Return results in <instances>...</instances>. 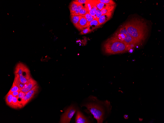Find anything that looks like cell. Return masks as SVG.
Wrapping results in <instances>:
<instances>
[{"label": "cell", "mask_w": 164, "mask_h": 123, "mask_svg": "<svg viewBox=\"0 0 164 123\" xmlns=\"http://www.w3.org/2000/svg\"><path fill=\"white\" fill-rule=\"evenodd\" d=\"M89 99L92 101L85 103L83 106L85 107L88 111L93 115L97 123H102L108 114L109 102L107 100L100 101L96 97L93 96H89Z\"/></svg>", "instance_id": "cell-1"}, {"label": "cell", "mask_w": 164, "mask_h": 123, "mask_svg": "<svg viewBox=\"0 0 164 123\" xmlns=\"http://www.w3.org/2000/svg\"><path fill=\"white\" fill-rule=\"evenodd\" d=\"M127 31L137 44L144 41L147 32V26L143 20L133 18L124 25Z\"/></svg>", "instance_id": "cell-2"}, {"label": "cell", "mask_w": 164, "mask_h": 123, "mask_svg": "<svg viewBox=\"0 0 164 123\" xmlns=\"http://www.w3.org/2000/svg\"><path fill=\"white\" fill-rule=\"evenodd\" d=\"M132 48L130 46L113 36L108 39L103 46L104 52L109 54L123 53Z\"/></svg>", "instance_id": "cell-3"}, {"label": "cell", "mask_w": 164, "mask_h": 123, "mask_svg": "<svg viewBox=\"0 0 164 123\" xmlns=\"http://www.w3.org/2000/svg\"><path fill=\"white\" fill-rule=\"evenodd\" d=\"M113 37L123 42L132 48L137 44L127 31L124 25L114 33Z\"/></svg>", "instance_id": "cell-4"}, {"label": "cell", "mask_w": 164, "mask_h": 123, "mask_svg": "<svg viewBox=\"0 0 164 123\" xmlns=\"http://www.w3.org/2000/svg\"><path fill=\"white\" fill-rule=\"evenodd\" d=\"M14 74L17 76L21 82L25 84L31 78L29 69L22 63L17 64L15 68Z\"/></svg>", "instance_id": "cell-5"}, {"label": "cell", "mask_w": 164, "mask_h": 123, "mask_svg": "<svg viewBox=\"0 0 164 123\" xmlns=\"http://www.w3.org/2000/svg\"><path fill=\"white\" fill-rule=\"evenodd\" d=\"M77 109L76 107L74 105H72L70 106L61 115L60 123H69L71 119Z\"/></svg>", "instance_id": "cell-6"}, {"label": "cell", "mask_w": 164, "mask_h": 123, "mask_svg": "<svg viewBox=\"0 0 164 123\" xmlns=\"http://www.w3.org/2000/svg\"><path fill=\"white\" fill-rule=\"evenodd\" d=\"M39 87L37 84L31 90L27 93L24 97L23 107L32 99L38 91Z\"/></svg>", "instance_id": "cell-7"}, {"label": "cell", "mask_w": 164, "mask_h": 123, "mask_svg": "<svg viewBox=\"0 0 164 123\" xmlns=\"http://www.w3.org/2000/svg\"><path fill=\"white\" fill-rule=\"evenodd\" d=\"M75 123H90L89 119L85 117L79 110H77V113L75 118Z\"/></svg>", "instance_id": "cell-8"}, {"label": "cell", "mask_w": 164, "mask_h": 123, "mask_svg": "<svg viewBox=\"0 0 164 123\" xmlns=\"http://www.w3.org/2000/svg\"><path fill=\"white\" fill-rule=\"evenodd\" d=\"M37 84L36 81L31 78L25 84L24 87L21 91L27 93L31 90Z\"/></svg>", "instance_id": "cell-9"}, {"label": "cell", "mask_w": 164, "mask_h": 123, "mask_svg": "<svg viewBox=\"0 0 164 123\" xmlns=\"http://www.w3.org/2000/svg\"><path fill=\"white\" fill-rule=\"evenodd\" d=\"M89 24L85 17L82 16L76 27L79 30H82L88 27L89 26Z\"/></svg>", "instance_id": "cell-10"}, {"label": "cell", "mask_w": 164, "mask_h": 123, "mask_svg": "<svg viewBox=\"0 0 164 123\" xmlns=\"http://www.w3.org/2000/svg\"><path fill=\"white\" fill-rule=\"evenodd\" d=\"M113 12L102 15L99 18L98 22L100 25L104 24L109 20L112 17Z\"/></svg>", "instance_id": "cell-11"}, {"label": "cell", "mask_w": 164, "mask_h": 123, "mask_svg": "<svg viewBox=\"0 0 164 123\" xmlns=\"http://www.w3.org/2000/svg\"><path fill=\"white\" fill-rule=\"evenodd\" d=\"M27 93L24 92L22 91L19 92V94L17 97L18 102V107L19 108L23 107V103L25 96Z\"/></svg>", "instance_id": "cell-12"}, {"label": "cell", "mask_w": 164, "mask_h": 123, "mask_svg": "<svg viewBox=\"0 0 164 123\" xmlns=\"http://www.w3.org/2000/svg\"><path fill=\"white\" fill-rule=\"evenodd\" d=\"M97 0H89V1L85 4L84 8L86 9L88 12L95 6L96 5Z\"/></svg>", "instance_id": "cell-13"}, {"label": "cell", "mask_w": 164, "mask_h": 123, "mask_svg": "<svg viewBox=\"0 0 164 123\" xmlns=\"http://www.w3.org/2000/svg\"><path fill=\"white\" fill-rule=\"evenodd\" d=\"M115 6V4H105L99 2L97 1L96 6L97 9L101 11L103 9H107Z\"/></svg>", "instance_id": "cell-14"}, {"label": "cell", "mask_w": 164, "mask_h": 123, "mask_svg": "<svg viewBox=\"0 0 164 123\" xmlns=\"http://www.w3.org/2000/svg\"><path fill=\"white\" fill-rule=\"evenodd\" d=\"M100 26L98 21L96 19H94L89 23V27L92 31L98 28Z\"/></svg>", "instance_id": "cell-15"}, {"label": "cell", "mask_w": 164, "mask_h": 123, "mask_svg": "<svg viewBox=\"0 0 164 123\" xmlns=\"http://www.w3.org/2000/svg\"><path fill=\"white\" fill-rule=\"evenodd\" d=\"M80 4H81L74 0L72 1L71 2L69 7L70 14L74 12L77 6Z\"/></svg>", "instance_id": "cell-16"}, {"label": "cell", "mask_w": 164, "mask_h": 123, "mask_svg": "<svg viewBox=\"0 0 164 123\" xmlns=\"http://www.w3.org/2000/svg\"><path fill=\"white\" fill-rule=\"evenodd\" d=\"M21 90L24 87L25 84L21 82L17 76L15 74V78L14 82Z\"/></svg>", "instance_id": "cell-17"}, {"label": "cell", "mask_w": 164, "mask_h": 123, "mask_svg": "<svg viewBox=\"0 0 164 123\" xmlns=\"http://www.w3.org/2000/svg\"><path fill=\"white\" fill-rule=\"evenodd\" d=\"M13 96L12 93L8 92L6 96L5 101L7 104L11 107Z\"/></svg>", "instance_id": "cell-18"}, {"label": "cell", "mask_w": 164, "mask_h": 123, "mask_svg": "<svg viewBox=\"0 0 164 123\" xmlns=\"http://www.w3.org/2000/svg\"><path fill=\"white\" fill-rule=\"evenodd\" d=\"M71 16V21L74 25L76 27L82 16H80L74 15Z\"/></svg>", "instance_id": "cell-19"}, {"label": "cell", "mask_w": 164, "mask_h": 123, "mask_svg": "<svg viewBox=\"0 0 164 123\" xmlns=\"http://www.w3.org/2000/svg\"><path fill=\"white\" fill-rule=\"evenodd\" d=\"M11 107L14 109H17L18 107L17 97L13 96Z\"/></svg>", "instance_id": "cell-20"}, {"label": "cell", "mask_w": 164, "mask_h": 123, "mask_svg": "<svg viewBox=\"0 0 164 123\" xmlns=\"http://www.w3.org/2000/svg\"><path fill=\"white\" fill-rule=\"evenodd\" d=\"M83 8H84V7L83 6L82 4H80L77 6L75 11L73 13L70 14V15L79 16V11L81 9Z\"/></svg>", "instance_id": "cell-21"}, {"label": "cell", "mask_w": 164, "mask_h": 123, "mask_svg": "<svg viewBox=\"0 0 164 123\" xmlns=\"http://www.w3.org/2000/svg\"><path fill=\"white\" fill-rule=\"evenodd\" d=\"M16 91H21L18 87L15 84L14 82L12 86L8 92L9 93L12 92Z\"/></svg>", "instance_id": "cell-22"}, {"label": "cell", "mask_w": 164, "mask_h": 123, "mask_svg": "<svg viewBox=\"0 0 164 123\" xmlns=\"http://www.w3.org/2000/svg\"><path fill=\"white\" fill-rule=\"evenodd\" d=\"M83 17L85 18L87 21L89 23L94 19L93 16L91 15L88 12Z\"/></svg>", "instance_id": "cell-23"}, {"label": "cell", "mask_w": 164, "mask_h": 123, "mask_svg": "<svg viewBox=\"0 0 164 123\" xmlns=\"http://www.w3.org/2000/svg\"><path fill=\"white\" fill-rule=\"evenodd\" d=\"M88 12L86 9L84 7L79 11V16L83 17Z\"/></svg>", "instance_id": "cell-24"}, {"label": "cell", "mask_w": 164, "mask_h": 123, "mask_svg": "<svg viewBox=\"0 0 164 123\" xmlns=\"http://www.w3.org/2000/svg\"><path fill=\"white\" fill-rule=\"evenodd\" d=\"M99 2L107 4H114L115 3L113 1L111 0H98Z\"/></svg>", "instance_id": "cell-25"}, {"label": "cell", "mask_w": 164, "mask_h": 123, "mask_svg": "<svg viewBox=\"0 0 164 123\" xmlns=\"http://www.w3.org/2000/svg\"><path fill=\"white\" fill-rule=\"evenodd\" d=\"M96 5L94 6L88 12L89 13L93 16L95 15L96 14V10L97 9Z\"/></svg>", "instance_id": "cell-26"}, {"label": "cell", "mask_w": 164, "mask_h": 123, "mask_svg": "<svg viewBox=\"0 0 164 123\" xmlns=\"http://www.w3.org/2000/svg\"><path fill=\"white\" fill-rule=\"evenodd\" d=\"M91 32L89 27L88 26V27L83 29L80 33L79 34L81 35L85 34Z\"/></svg>", "instance_id": "cell-27"}, {"label": "cell", "mask_w": 164, "mask_h": 123, "mask_svg": "<svg viewBox=\"0 0 164 123\" xmlns=\"http://www.w3.org/2000/svg\"><path fill=\"white\" fill-rule=\"evenodd\" d=\"M102 14L101 11L98 9H97L95 15L96 17V20L98 21L99 18L102 15Z\"/></svg>", "instance_id": "cell-28"}, {"label": "cell", "mask_w": 164, "mask_h": 123, "mask_svg": "<svg viewBox=\"0 0 164 123\" xmlns=\"http://www.w3.org/2000/svg\"><path fill=\"white\" fill-rule=\"evenodd\" d=\"M74 0L82 4H83L89 2V0Z\"/></svg>", "instance_id": "cell-29"}, {"label": "cell", "mask_w": 164, "mask_h": 123, "mask_svg": "<svg viewBox=\"0 0 164 123\" xmlns=\"http://www.w3.org/2000/svg\"><path fill=\"white\" fill-rule=\"evenodd\" d=\"M19 91H16L13 92L11 93L14 96H16L17 97L19 94Z\"/></svg>", "instance_id": "cell-30"}, {"label": "cell", "mask_w": 164, "mask_h": 123, "mask_svg": "<svg viewBox=\"0 0 164 123\" xmlns=\"http://www.w3.org/2000/svg\"><path fill=\"white\" fill-rule=\"evenodd\" d=\"M124 117L125 119H127L128 118V116L127 114H125L124 115Z\"/></svg>", "instance_id": "cell-31"}, {"label": "cell", "mask_w": 164, "mask_h": 123, "mask_svg": "<svg viewBox=\"0 0 164 123\" xmlns=\"http://www.w3.org/2000/svg\"><path fill=\"white\" fill-rule=\"evenodd\" d=\"M139 120L140 122L142 121L143 120V119L141 118H139Z\"/></svg>", "instance_id": "cell-32"}]
</instances>
